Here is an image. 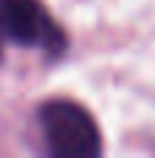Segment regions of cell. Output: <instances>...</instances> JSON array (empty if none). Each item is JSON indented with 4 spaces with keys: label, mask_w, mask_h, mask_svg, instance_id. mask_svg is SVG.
Wrapping results in <instances>:
<instances>
[{
    "label": "cell",
    "mask_w": 155,
    "mask_h": 158,
    "mask_svg": "<svg viewBox=\"0 0 155 158\" xmlns=\"http://www.w3.org/2000/svg\"><path fill=\"white\" fill-rule=\"evenodd\" d=\"M47 147L55 158H97L103 150L94 117L72 100H50L39 108Z\"/></svg>",
    "instance_id": "6da1fadb"
},
{
    "label": "cell",
    "mask_w": 155,
    "mask_h": 158,
    "mask_svg": "<svg viewBox=\"0 0 155 158\" xmlns=\"http://www.w3.org/2000/svg\"><path fill=\"white\" fill-rule=\"evenodd\" d=\"M0 36L17 44H44L61 50L64 36L36 0H0Z\"/></svg>",
    "instance_id": "7a4b0ae2"
}]
</instances>
